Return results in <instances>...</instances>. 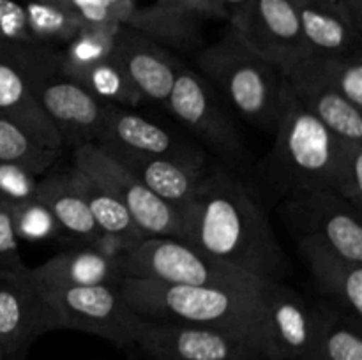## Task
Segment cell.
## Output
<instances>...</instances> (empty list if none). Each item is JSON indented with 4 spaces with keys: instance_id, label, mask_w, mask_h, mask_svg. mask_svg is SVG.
<instances>
[{
    "instance_id": "obj_1",
    "label": "cell",
    "mask_w": 362,
    "mask_h": 360,
    "mask_svg": "<svg viewBox=\"0 0 362 360\" xmlns=\"http://www.w3.org/2000/svg\"><path fill=\"white\" fill-rule=\"evenodd\" d=\"M184 242L264 281L283 282L290 265L265 205L233 169L211 166L184 210Z\"/></svg>"
},
{
    "instance_id": "obj_2",
    "label": "cell",
    "mask_w": 362,
    "mask_h": 360,
    "mask_svg": "<svg viewBox=\"0 0 362 360\" xmlns=\"http://www.w3.org/2000/svg\"><path fill=\"white\" fill-rule=\"evenodd\" d=\"M119 289L134 314L144 320L193 325L225 332L267 356L265 311L260 295L202 286L168 284L122 277Z\"/></svg>"
},
{
    "instance_id": "obj_3",
    "label": "cell",
    "mask_w": 362,
    "mask_h": 360,
    "mask_svg": "<svg viewBox=\"0 0 362 360\" xmlns=\"http://www.w3.org/2000/svg\"><path fill=\"white\" fill-rule=\"evenodd\" d=\"M198 73L233 113L247 124L274 133L285 97L283 74L251 49L232 28L197 53Z\"/></svg>"
},
{
    "instance_id": "obj_4",
    "label": "cell",
    "mask_w": 362,
    "mask_h": 360,
    "mask_svg": "<svg viewBox=\"0 0 362 360\" xmlns=\"http://www.w3.org/2000/svg\"><path fill=\"white\" fill-rule=\"evenodd\" d=\"M269 173L286 194L299 189H331L343 138L315 119L285 87Z\"/></svg>"
},
{
    "instance_id": "obj_5",
    "label": "cell",
    "mask_w": 362,
    "mask_h": 360,
    "mask_svg": "<svg viewBox=\"0 0 362 360\" xmlns=\"http://www.w3.org/2000/svg\"><path fill=\"white\" fill-rule=\"evenodd\" d=\"M124 277L260 295L269 281L175 239H145L120 260Z\"/></svg>"
},
{
    "instance_id": "obj_6",
    "label": "cell",
    "mask_w": 362,
    "mask_h": 360,
    "mask_svg": "<svg viewBox=\"0 0 362 360\" xmlns=\"http://www.w3.org/2000/svg\"><path fill=\"white\" fill-rule=\"evenodd\" d=\"M165 108L207 154L211 152L221 161V166L239 175L250 169L251 155L243 134L225 101L198 71L182 66Z\"/></svg>"
},
{
    "instance_id": "obj_7",
    "label": "cell",
    "mask_w": 362,
    "mask_h": 360,
    "mask_svg": "<svg viewBox=\"0 0 362 360\" xmlns=\"http://www.w3.org/2000/svg\"><path fill=\"white\" fill-rule=\"evenodd\" d=\"M60 66V48L0 42V115L16 122L37 143L64 150L59 134L42 113L34 83Z\"/></svg>"
},
{
    "instance_id": "obj_8",
    "label": "cell",
    "mask_w": 362,
    "mask_h": 360,
    "mask_svg": "<svg viewBox=\"0 0 362 360\" xmlns=\"http://www.w3.org/2000/svg\"><path fill=\"white\" fill-rule=\"evenodd\" d=\"M73 166L98 180L129 212L134 224L147 239H175L184 242V219L180 212L156 196L133 172L106 154L95 143L73 150Z\"/></svg>"
},
{
    "instance_id": "obj_9",
    "label": "cell",
    "mask_w": 362,
    "mask_h": 360,
    "mask_svg": "<svg viewBox=\"0 0 362 360\" xmlns=\"http://www.w3.org/2000/svg\"><path fill=\"white\" fill-rule=\"evenodd\" d=\"M59 318V327L80 330L113 342L119 348L133 346L140 316L133 313L119 286L42 284Z\"/></svg>"
},
{
    "instance_id": "obj_10",
    "label": "cell",
    "mask_w": 362,
    "mask_h": 360,
    "mask_svg": "<svg viewBox=\"0 0 362 360\" xmlns=\"http://www.w3.org/2000/svg\"><path fill=\"white\" fill-rule=\"evenodd\" d=\"M283 212L296 236H313L349 260L362 263L361 212L331 189L286 194Z\"/></svg>"
},
{
    "instance_id": "obj_11",
    "label": "cell",
    "mask_w": 362,
    "mask_h": 360,
    "mask_svg": "<svg viewBox=\"0 0 362 360\" xmlns=\"http://www.w3.org/2000/svg\"><path fill=\"white\" fill-rule=\"evenodd\" d=\"M53 330H60L59 318L30 267L25 272H0V353L4 359H23L41 335Z\"/></svg>"
},
{
    "instance_id": "obj_12",
    "label": "cell",
    "mask_w": 362,
    "mask_h": 360,
    "mask_svg": "<svg viewBox=\"0 0 362 360\" xmlns=\"http://www.w3.org/2000/svg\"><path fill=\"white\" fill-rule=\"evenodd\" d=\"M94 143L101 148L209 166V154L189 134L170 129L165 124L138 113L136 108L108 104Z\"/></svg>"
},
{
    "instance_id": "obj_13",
    "label": "cell",
    "mask_w": 362,
    "mask_h": 360,
    "mask_svg": "<svg viewBox=\"0 0 362 360\" xmlns=\"http://www.w3.org/2000/svg\"><path fill=\"white\" fill-rule=\"evenodd\" d=\"M228 23L251 49L278 69L310 55L292 0H246L230 14Z\"/></svg>"
},
{
    "instance_id": "obj_14",
    "label": "cell",
    "mask_w": 362,
    "mask_h": 360,
    "mask_svg": "<svg viewBox=\"0 0 362 360\" xmlns=\"http://www.w3.org/2000/svg\"><path fill=\"white\" fill-rule=\"evenodd\" d=\"M133 346L152 360H264L253 348L225 332L140 318Z\"/></svg>"
},
{
    "instance_id": "obj_15",
    "label": "cell",
    "mask_w": 362,
    "mask_h": 360,
    "mask_svg": "<svg viewBox=\"0 0 362 360\" xmlns=\"http://www.w3.org/2000/svg\"><path fill=\"white\" fill-rule=\"evenodd\" d=\"M34 95L64 148L74 150L81 145L94 143L108 104L98 101L78 81L67 78L60 67L35 81Z\"/></svg>"
},
{
    "instance_id": "obj_16",
    "label": "cell",
    "mask_w": 362,
    "mask_h": 360,
    "mask_svg": "<svg viewBox=\"0 0 362 360\" xmlns=\"http://www.w3.org/2000/svg\"><path fill=\"white\" fill-rule=\"evenodd\" d=\"M281 71L285 87L306 112L343 140L362 141V109L331 87L318 67L317 56L306 55Z\"/></svg>"
},
{
    "instance_id": "obj_17",
    "label": "cell",
    "mask_w": 362,
    "mask_h": 360,
    "mask_svg": "<svg viewBox=\"0 0 362 360\" xmlns=\"http://www.w3.org/2000/svg\"><path fill=\"white\" fill-rule=\"evenodd\" d=\"M262 299L269 360H300L317 332L318 306L278 281L267 282Z\"/></svg>"
},
{
    "instance_id": "obj_18",
    "label": "cell",
    "mask_w": 362,
    "mask_h": 360,
    "mask_svg": "<svg viewBox=\"0 0 362 360\" xmlns=\"http://www.w3.org/2000/svg\"><path fill=\"white\" fill-rule=\"evenodd\" d=\"M311 55L362 53V0H292Z\"/></svg>"
},
{
    "instance_id": "obj_19",
    "label": "cell",
    "mask_w": 362,
    "mask_h": 360,
    "mask_svg": "<svg viewBox=\"0 0 362 360\" xmlns=\"http://www.w3.org/2000/svg\"><path fill=\"white\" fill-rule=\"evenodd\" d=\"M113 53L126 69L144 101L165 106L175 78L184 64L165 46L120 25L115 34Z\"/></svg>"
},
{
    "instance_id": "obj_20",
    "label": "cell",
    "mask_w": 362,
    "mask_h": 360,
    "mask_svg": "<svg viewBox=\"0 0 362 360\" xmlns=\"http://www.w3.org/2000/svg\"><path fill=\"white\" fill-rule=\"evenodd\" d=\"M297 246L325 300L362 320V263L313 236H297Z\"/></svg>"
},
{
    "instance_id": "obj_21",
    "label": "cell",
    "mask_w": 362,
    "mask_h": 360,
    "mask_svg": "<svg viewBox=\"0 0 362 360\" xmlns=\"http://www.w3.org/2000/svg\"><path fill=\"white\" fill-rule=\"evenodd\" d=\"M103 150L133 172L147 189H151L156 196L161 198L180 214H184V210L193 203L211 168V164L194 166L187 162L117 150V148H103Z\"/></svg>"
},
{
    "instance_id": "obj_22",
    "label": "cell",
    "mask_w": 362,
    "mask_h": 360,
    "mask_svg": "<svg viewBox=\"0 0 362 360\" xmlns=\"http://www.w3.org/2000/svg\"><path fill=\"white\" fill-rule=\"evenodd\" d=\"M30 272L42 284L55 286H119L124 277L120 261L110 260L85 244H74Z\"/></svg>"
},
{
    "instance_id": "obj_23",
    "label": "cell",
    "mask_w": 362,
    "mask_h": 360,
    "mask_svg": "<svg viewBox=\"0 0 362 360\" xmlns=\"http://www.w3.org/2000/svg\"><path fill=\"white\" fill-rule=\"evenodd\" d=\"M202 18L191 11L152 4L138 7L127 14L124 27L133 28L170 52H191L202 44Z\"/></svg>"
},
{
    "instance_id": "obj_24",
    "label": "cell",
    "mask_w": 362,
    "mask_h": 360,
    "mask_svg": "<svg viewBox=\"0 0 362 360\" xmlns=\"http://www.w3.org/2000/svg\"><path fill=\"white\" fill-rule=\"evenodd\" d=\"M35 198L52 210L60 226L62 236L74 244H88L101 229L95 224L83 198L69 180V173L57 172L39 176Z\"/></svg>"
},
{
    "instance_id": "obj_25",
    "label": "cell",
    "mask_w": 362,
    "mask_h": 360,
    "mask_svg": "<svg viewBox=\"0 0 362 360\" xmlns=\"http://www.w3.org/2000/svg\"><path fill=\"white\" fill-rule=\"evenodd\" d=\"M361 321L327 300L322 302L313 342L300 360H362Z\"/></svg>"
},
{
    "instance_id": "obj_26",
    "label": "cell",
    "mask_w": 362,
    "mask_h": 360,
    "mask_svg": "<svg viewBox=\"0 0 362 360\" xmlns=\"http://www.w3.org/2000/svg\"><path fill=\"white\" fill-rule=\"evenodd\" d=\"M67 173H69L71 184L78 191V194L83 198L85 205L90 210L92 217H94L95 224L101 232L122 236L133 246H138L141 240L147 239L141 233V229L134 224L133 217L122 207V203L110 191H106L98 180L92 179L88 173L76 168V166H71Z\"/></svg>"
},
{
    "instance_id": "obj_27",
    "label": "cell",
    "mask_w": 362,
    "mask_h": 360,
    "mask_svg": "<svg viewBox=\"0 0 362 360\" xmlns=\"http://www.w3.org/2000/svg\"><path fill=\"white\" fill-rule=\"evenodd\" d=\"M25 13L35 44L64 48L83 27L76 11L60 0H30Z\"/></svg>"
},
{
    "instance_id": "obj_28",
    "label": "cell",
    "mask_w": 362,
    "mask_h": 360,
    "mask_svg": "<svg viewBox=\"0 0 362 360\" xmlns=\"http://www.w3.org/2000/svg\"><path fill=\"white\" fill-rule=\"evenodd\" d=\"M74 81H78L85 90L90 92L98 101L105 104L138 108L144 102L115 53L92 66Z\"/></svg>"
},
{
    "instance_id": "obj_29",
    "label": "cell",
    "mask_w": 362,
    "mask_h": 360,
    "mask_svg": "<svg viewBox=\"0 0 362 360\" xmlns=\"http://www.w3.org/2000/svg\"><path fill=\"white\" fill-rule=\"evenodd\" d=\"M62 152L37 143L16 122L0 115V162L16 164L32 175L42 176L52 169Z\"/></svg>"
},
{
    "instance_id": "obj_30",
    "label": "cell",
    "mask_w": 362,
    "mask_h": 360,
    "mask_svg": "<svg viewBox=\"0 0 362 360\" xmlns=\"http://www.w3.org/2000/svg\"><path fill=\"white\" fill-rule=\"evenodd\" d=\"M119 27L83 25L81 30L60 48V71L71 80L90 69L113 53L115 34Z\"/></svg>"
},
{
    "instance_id": "obj_31",
    "label": "cell",
    "mask_w": 362,
    "mask_h": 360,
    "mask_svg": "<svg viewBox=\"0 0 362 360\" xmlns=\"http://www.w3.org/2000/svg\"><path fill=\"white\" fill-rule=\"evenodd\" d=\"M13 219L18 240L23 242H48L64 239L57 219L52 210L37 198L16 203L7 208Z\"/></svg>"
},
{
    "instance_id": "obj_32",
    "label": "cell",
    "mask_w": 362,
    "mask_h": 360,
    "mask_svg": "<svg viewBox=\"0 0 362 360\" xmlns=\"http://www.w3.org/2000/svg\"><path fill=\"white\" fill-rule=\"evenodd\" d=\"M331 191L362 210V141L341 140Z\"/></svg>"
},
{
    "instance_id": "obj_33",
    "label": "cell",
    "mask_w": 362,
    "mask_h": 360,
    "mask_svg": "<svg viewBox=\"0 0 362 360\" xmlns=\"http://www.w3.org/2000/svg\"><path fill=\"white\" fill-rule=\"evenodd\" d=\"M317 56L325 80L339 95L362 109V53L338 56Z\"/></svg>"
},
{
    "instance_id": "obj_34",
    "label": "cell",
    "mask_w": 362,
    "mask_h": 360,
    "mask_svg": "<svg viewBox=\"0 0 362 360\" xmlns=\"http://www.w3.org/2000/svg\"><path fill=\"white\" fill-rule=\"evenodd\" d=\"M73 7L83 25L120 27L127 14L134 9L136 0H60Z\"/></svg>"
},
{
    "instance_id": "obj_35",
    "label": "cell",
    "mask_w": 362,
    "mask_h": 360,
    "mask_svg": "<svg viewBox=\"0 0 362 360\" xmlns=\"http://www.w3.org/2000/svg\"><path fill=\"white\" fill-rule=\"evenodd\" d=\"M39 176L16 164L0 162V207H13L16 203L35 198Z\"/></svg>"
},
{
    "instance_id": "obj_36",
    "label": "cell",
    "mask_w": 362,
    "mask_h": 360,
    "mask_svg": "<svg viewBox=\"0 0 362 360\" xmlns=\"http://www.w3.org/2000/svg\"><path fill=\"white\" fill-rule=\"evenodd\" d=\"M0 42L35 44L28 32L25 6L16 0H0Z\"/></svg>"
},
{
    "instance_id": "obj_37",
    "label": "cell",
    "mask_w": 362,
    "mask_h": 360,
    "mask_svg": "<svg viewBox=\"0 0 362 360\" xmlns=\"http://www.w3.org/2000/svg\"><path fill=\"white\" fill-rule=\"evenodd\" d=\"M27 268L9 210L0 207V272H25Z\"/></svg>"
},
{
    "instance_id": "obj_38",
    "label": "cell",
    "mask_w": 362,
    "mask_h": 360,
    "mask_svg": "<svg viewBox=\"0 0 362 360\" xmlns=\"http://www.w3.org/2000/svg\"><path fill=\"white\" fill-rule=\"evenodd\" d=\"M85 246L92 247L94 251H98L99 254L103 256L110 258V260L120 261L131 249H134L136 246L129 244L127 240H124L122 236L113 235V233H106V232H99V235L95 236L94 240H90Z\"/></svg>"
},
{
    "instance_id": "obj_39",
    "label": "cell",
    "mask_w": 362,
    "mask_h": 360,
    "mask_svg": "<svg viewBox=\"0 0 362 360\" xmlns=\"http://www.w3.org/2000/svg\"><path fill=\"white\" fill-rule=\"evenodd\" d=\"M246 0H197L194 13L200 18H223L228 20L230 14Z\"/></svg>"
},
{
    "instance_id": "obj_40",
    "label": "cell",
    "mask_w": 362,
    "mask_h": 360,
    "mask_svg": "<svg viewBox=\"0 0 362 360\" xmlns=\"http://www.w3.org/2000/svg\"><path fill=\"white\" fill-rule=\"evenodd\" d=\"M156 2L163 4V6L177 7V9H184V11H191V13H194V2H197V0H156Z\"/></svg>"
},
{
    "instance_id": "obj_41",
    "label": "cell",
    "mask_w": 362,
    "mask_h": 360,
    "mask_svg": "<svg viewBox=\"0 0 362 360\" xmlns=\"http://www.w3.org/2000/svg\"><path fill=\"white\" fill-rule=\"evenodd\" d=\"M4 360H23V359H16V356H11V359H4Z\"/></svg>"
},
{
    "instance_id": "obj_42",
    "label": "cell",
    "mask_w": 362,
    "mask_h": 360,
    "mask_svg": "<svg viewBox=\"0 0 362 360\" xmlns=\"http://www.w3.org/2000/svg\"><path fill=\"white\" fill-rule=\"evenodd\" d=\"M0 360H4V356H2V353H0Z\"/></svg>"
}]
</instances>
